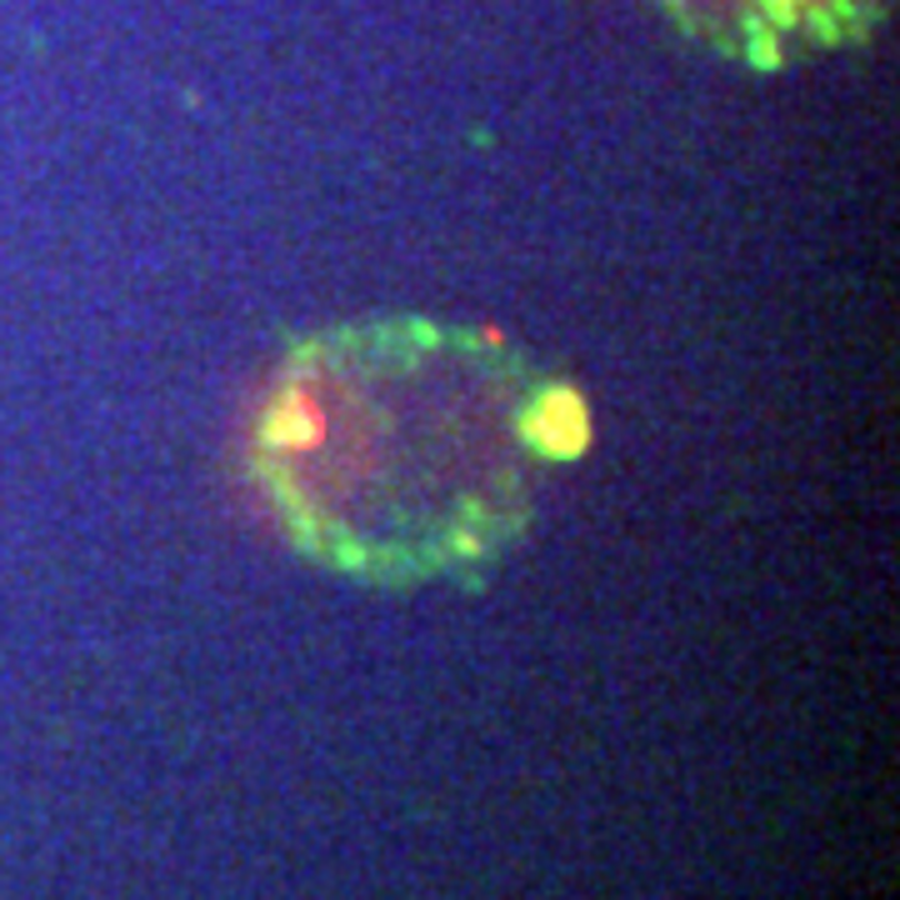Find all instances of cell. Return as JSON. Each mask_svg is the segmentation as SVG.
I'll return each instance as SVG.
<instances>
[{
	"instance_id": "1",
	"label": "cell",
	"mask_w": 900,
	"mask_h": 900,
	"mask_svg": "<svg viewBox=\"0 0 900 900\" xmlns=\"http://www.w3.org/2000/svg\"><path fill=\"white\" fill-rule=\"evenodd\" d=\"M580 440V400L490 340L366 326L280 370L250 456L300 546L400 580L486 560Z\"/></svg>"
}]
</instances>
